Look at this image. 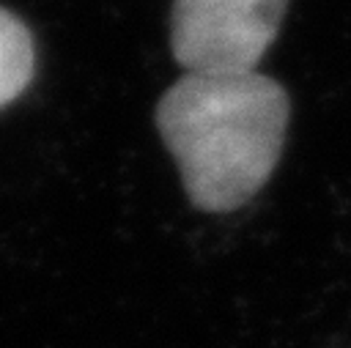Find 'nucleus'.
Listing matches in <instances>:
<instances>
[{
	"mask_svg": "<svg viewBox=\"0 0 351 348\" xmlns=\"http://www.w3.org/2000/svg\"><path fill=\"white\" fill-rule=\"evenodd\" d=\"M156 126L203 211L244 206L269 181L288 129L285 90L258 74H186L156 104Z\"/></svg>",
	"mask_w": 351,
	"mask_h": 348,
	"instance_id": "obj_1",
	"label": "nucleus"
},
{
	"mask_svg": "<svg viewBox=\"0 0 351 348\" xmlns=\"http://www.w3.org/2000/svg\"><path fill=\"white\" fill-rule=\"evenodd\" d=\"M288 0H173L170 47L189 74L255 71Z\"/></svg>",
	"mask_w": 351,
	"mask_h": 348,
	"instance_id": "obj_2",
	"label": "nucleus"
},
{
	"mask_svg": "<svg viewBox=\"0 0 351 348\" xmlns=\"http://www.w3.org/2000/svg\"><path fill=\"white\" fill-rule=\"evenodd\" d=\"M33 38L27 27L0 8V110L11 104L33 77Z\"/></svg>",
	"mask_w": 351,
	"mask_h": 348,
	"instance_id": "obj_3",
	"label": "nucleus"
}]
</instances>
